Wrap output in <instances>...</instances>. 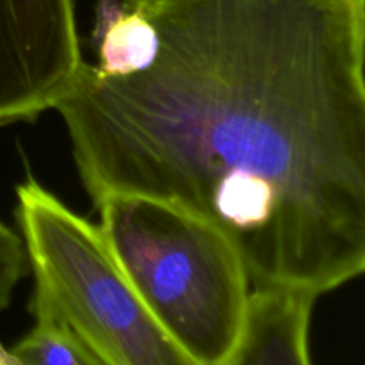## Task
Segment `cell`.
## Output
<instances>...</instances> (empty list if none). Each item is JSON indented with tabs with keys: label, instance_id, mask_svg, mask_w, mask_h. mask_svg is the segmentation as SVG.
<instances>
[{
	"label": "cell",
	"instance_id": "6da1fadb",
	"mask_svg": "<svg viewBox=\"0 0 365 365\" xmlns=\"http://www.w3.org/2000/svg\"><path fill=\"white\" fill-rule=\"evenodd\" d=\"M145 70L89 63L56 110L93 203L138 195L220 228L253 289L319 298L365 269V0H123Z\"/></svg>",
	"mask_w": 365,
	"mask_h": 365
},
{
	"label": "cell",
	"instance_id": "7a4b0ae2",
	"mask_svg": "<svg viewBox=\"0 0 365 365\" xmlns=\"http://www.w3.org/2000/svg\"><path fill=\"white\" fill-rule=\"evenodd\" d=\"M100 235L157 323L198 365H221L237 344L250 302L248 273L227 235L173 203L106 195Z\"/></svg>",
	"mask_w": 365,
	"mask_h": 365
},
{
	"label": "cell",
	"instance_id": "3957f363",
	"mask_svg": "<svg viewBox=\"0 0 365 365\" xmlns=\"http://www.w3.org/2000/svg\"><path fill=\"white\" fill-rule=\"evenodd\" d=\"M14 216L34 274L32 316L63 324L103 365H198L128 285L96 225L31 175Z\"/></svg>",
	"mask_w": 365,
	"mask_h": 365
},
{
	"label": "cell",
	"instance_id": "277c9868",
	"mask_svg": "<svg viewBox=\"0 0 365 365\" xmlns=\"http://www.w3.org/2000/svg\"><path fill=\"white\" fill-rule=\"evenodd\" d=\"M82 64L73 0H0V127L56 109Z\"/></svg>",
	"mask_w": 365,
	"mask_h": 365
},
{
	"label": "cell",
	"instance_id": "5b68a950",
	"mask_svg": "<svg viewBox=\"0 0 365 365\" xmlns=\"http://www.w3.org/2000/svg\"><path fill=\"white\" fill-rule=\"evenodd\" d=\"M316 298L289 289H252L237 344L221 365H312L310 316Z\"/></svg>",
	"mask_w": 365,
	"mask_h": 365
},
{
	"label": "cell",
	"instance_id": "8992f818",
	"mask_svg": "<svg viewBox=\"0 0 365 365\" xmlns=\"http://www.w3.org/2000/svg\"><path fill=\"white\" fill-rule=\"evenodd\" d=\"M91 46L93 70L102 77H127L145 70L157 50L152 21L123 0H96Z\"/></svg>",
	"mask_w": 365,
	"mask_h": 365
},
{
	"label": "cell",
	"instance_id": "52a82bcc",
	"mask_svg": "<svg viewBox=\"0 0 365 365\" xmlns=\"http://www.w3.org/2000/svg\"><path fill=\"white\" fill-rule=\"evenodd\" d=\"M34 327L13 348L21 365H103L52 317L36 314Z\"/></svg>",
	"mask_w": 365,
	"mask_h": 365
},
{
	"label": "cell",
	"instance_id": "ba28073f",
	"mask_svg": "<svg viewBox=\"0 0 365 365\" xmlns=\"http://www.w3.org/2000/svg\"><path fill=\"white\" fill-rule=\"evenodd\" d=\"M27 267L21 237L0 221V310L11 303L18 282L27 274Z\"/></svg>",
	"mask_w": 365,
	"mask_h": 365
},
{
	"label": "cell",
	"instance_id": "9c48e42d",
	"mask_svg": "<svg viewBox=\"0 0 365 365\" xmlns=\"http://www.w3.org/2000/svg\"><path fill=\"white\" fill-rule=\"evenodd\" d=\"M0 365H21L13 349H7L2 342H0Z\"/></svg>",
	"mask_w": 365,
	"mask_h": 365
}]
</instances>
